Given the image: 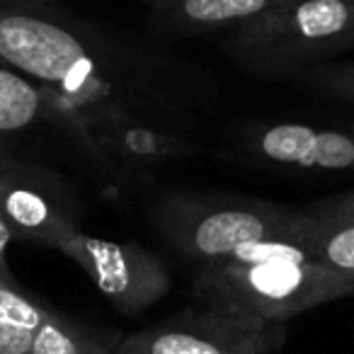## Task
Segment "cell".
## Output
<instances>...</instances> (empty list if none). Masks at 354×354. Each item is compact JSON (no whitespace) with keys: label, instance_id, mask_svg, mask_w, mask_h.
Segmentation results:
<instances>
[{"label":"cell","instance_id":"1","mask_svg":"<svg viewBox=\"0 0 354 354\" xmlns=\"http://www.w3.org/2000/svg\"><path fill=\"white\" fill-rule=\"evenodd\" d=\"M0 61L46 90L56 133L71 143L122 119L194 133L216 100L202 66L85 20L59 0L0 6Z\"/></svg>","mask_w":354,"mask_h":354},{"label":"cell","instance_id":"2","mask_svg":"<svg viewBox=\"0 0 354 354\" xmlns=\"http://www.w3.org/2000/svg\"><path fill=\"white\" fill-rule=\"evenodd\" d=\"M218 46L243 73L291 83L304 71L354 51V0H289L223 32Z\"/></svg>","mask_w":354,"mask_h":354},{"label":"cell","instance_id":"3","mask_svg":"<svg viewBox=\"0 0 354 354\" xmlns=\"http://www.w3.org/2000/svg\"><path fill=\"white\" fill-rule=\"evenodd\" d=\"M148 221L183 257L199 267L223 262L236 248L304 226V209L212 189H170L151 204Z\"/></svg>","mask_w":354,"mask_h":354},{"label":"cell","instance_id":"4","mask_svg":"<svg viewBox=\"0 0 354 354\" xmlns=\"http://www.w3.org/2000/svg\"><path fill=\"white\" fill-rule=\"evenodd\" d=\"M189 294L209 308L286 323L310 308L354 296V279L310 260L214 262L199 267Z\"/></svg>","mask_w":354,"mask_h":354},{"label":"cell","instance_id":"5","mask_svg":"<svg viewBox=\"0 0 354 354\" xmlns=\"http://www.w3.org/2000/svg\"><path fill=\"white\" fill-rule=\"evenodd\" d=\"M221 156L279 175L354 177V127L301 119L243 122L223 136Z\"/></svg>","mask_w":354,"mask_h":354},{"label":"cell","instance_id":"6","mask_svg":"<svg viewBox=\"0 0 354 354\" xmlns=\"http://www.w3.org/2000/svg\"><path fill=\"white\" fill-rule=\"evenodd\" d=\"M286 323L243 318L197 304L141 328L114 344V354H272Z\"/></svg>","mask_w":354,"mask_h":354},{"label":"cell","instance_id":"7","mask_svg":"<svg viewBox=\"0 0 354 354\" xmlns=\"http://www.w3.org/2000/svg\"><path fill=\"white\" fill-rule=\"evenodd\" d=\"M51 248L73 260L122 315H141L170 294L172 277L165 262L133 241H107L75 226L61 233Z\"/></svg>","mask_w":354,"mask_h":354},{"label":"cell","instance_id":"8","mask_svg":"<svg viewBox=\"0 0 354 354\" xmlns=\"http://www.w3.org/2000/svg\"><path fill=\"white\" fill-rule=\"evenodd\" d=\"M0 216L17 241L51 248L64 231L80 226L83 207L64 175L32 158H8L0 175Z\"/></svg>","mask_w":354,"mask_h":354},{"label":"cell","instance_id":"9","mask_svg":"<svg viewBox=\"0 0 354 354\" xmlns=\"http://www.w3.org/2000/svg\"><path fill=\"white\" fill-rule=\"evenodd\" d=\"M97 170L119 183H146L165 162L185 160L202 153L192 133L158 127V124L109 122L83 133L73 143Z\"/></svg>","mask_w":354,"mask_h":354},{"label":"cell","instance_id":"10","mask_svg":"<svg viewBox=\"0 0 354 354\" xmlns=\"http://www.w3.org/2000/svg\"><path fill=\"white\" fill-rule=\"evenodd\" d=\"M148 25L172 37L228 32L289 0H146Z\"/></svg>","mask_w":354,"mask_h":354},{"label":"cell","instance_id":"11","mask_svg":"<svg viewBox=\"0 0 354 354\" xmlns=\"http://www.w3.org/2000/svg\"><path fill=\"white\" fill-rule=\"evenodd\" d=\"M44 127L56 129L46 90L0 61V156L25 158L22 146Z\"/></svg>","mask_w":354,"mask_h":354},{"label":"cell","instance_id":"12","mask_svg":"<svg viewBox=\"0 0 354 354\" xmlns=\"http://www.w3.org/2000/svg\"><path fill=\"white\" fill-rule=\"evenodd\" d=\"M304 243L310 262L354 279V221H328L306 212Z\"/></svg>","mask_w":354,"mask_h":354},{"label":"cell","instance_id":"13","mask_svg":"<svg viewBox=\"0 0 354 354\" xmlns=\"http://www.w3.org/2000/svg\"><path fill=\"white\" fill-rule=\"evenodd\" d=\"M30 354H114V344H104L80 323L49 310L32 333Z\"/></svg>","mask_w":354,"mask_h":354},{"label":"cell","instance_id":"14","mask_svg":"<svg viewBox=\"0 0 354 354\" xmlns=\"http://www.w3.org/2000/svg\"><path fill=\"white\" fill-rule=\"evenodd\" d=\"M291 83L304 93L354 107V61H328L296 75Z\"/></svg>","mask_w":354,"mask_h":354},{"label":"cell","instance_id":"15","mask_svg":"<svg viewBox=\"0 0 354 354\" xmlns=\"http://www.w3.org/2000/svg\"><path fill=\"white\" fill-rule=\"evenodd\" d=\"M51 308L30 296L17 281L0 279V323L35 333Z\"/></svg>","mask_w":354,"mask_h":354},{"label":"cell","instance_id":"16","mask_svg":"<svg viewBox=\"0 0 354 354\" xmlns=\"http://www.w3.org/2000/svg\"><path fill=\"white\" fill-rule=\"evenodd\" d=\"M306 212L315 218H328V221H354V189L320 199L306 207Z\"/></svg>","mask_w":354,"mask_h":354},{"label":"cell","instance_id":"17","mask_svg":"<svg viewBox=\"0 0 354 354\" xmlns=\"http://www.w3.org/2000/svg\"><path fill=\"white\" fill-rule=\"evenodd\" d=\"M32 333L0 323V354H30Z\"/></svg>","mask_w":354,"mask_h":354},{"label":"cell","instance_id":"18","mask_svg":"<svg viewBox=\"0 0 354 354\" xmlns=\"http://www.w3.org/2000/svg\"><path fill=\"white\" fill-rule=\"evenodd\" d=\"M15 241V233H12V228L6 223V218L0 216V279L6 281H17L15 277H12L10 267H8V245Z\"/></svg>","mask_w":354,"mask_h":354},{"label":"cell","instance_id":"19","mask_svg":"<svg viewBox=\"0 0 354 354\" xmlns=\"http://www.w3.org/2000/svg\"><path fill=\"white\" fill-rule=\"evenodd\" d=\"M8 158H10V156H0V175H3V165H6Z\"/></svg>","mask_w":354,"mask_h":354},{"label":"cell","instance_id":"20","mask_svg":"<svg viewBox=\"0 0 354 354\" xmlns=\"http://www.w3.org/2000/svg\"><path fill=\"white\" fill-rule=\"evenodd\" d=\"M6 3H12V0H0V6H6Z\"/></svg>","mask_w":354,"mask_h":354}]
</instances>
